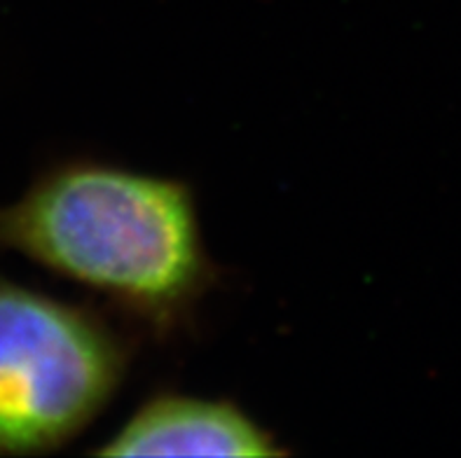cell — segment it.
<instances>
[{"label": "cell", "mask_w": 461, "mask_h": 458, "mask_svg": "<svg viewBox=\"0 0 461 458\" xmlns=\"http://www.w3.org/2000/svg\"><path fill=\"white\" fill-rule=\"evenodd\" d=\"M0 250L80 283L159 337L181 330L216 269L185 183L66 162L0 206Z\"/></svg>", "instance_id": "cell-1"}, {"label": "cell", "mask_w": 461, "mask_h": 458, "mask_svg": "<svg viewBox=\"0 0 461 458\" xmlns=\"http://www.w3.org/2000/svg\"><path fill=\"white\" fill-rule=\"evenodd\" d=\"M127 367V344L101 316L0 276V456L64 447Z\"/></svg>", "instance_id": "cell-2"}, {"label": "cell", "mask_w": 461, "mask_h": 458, "mask_svg": "<svg viewBox=\"0 0 461 458\" xmlns=\"http://www.w3.org/2000/svg\"><path fill=\"white\" fill-rule=\"evenodd\" d=\"M101 456H281L256 418L228 400L193 395H155L129 417Z\"/></svg>", "instance_id": "cell-3"}]
</instances>
